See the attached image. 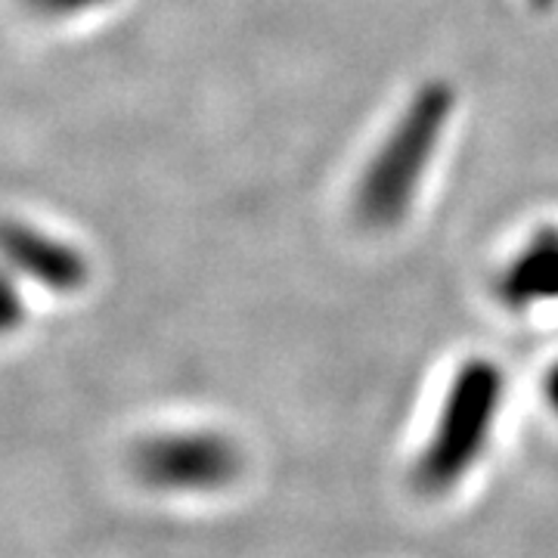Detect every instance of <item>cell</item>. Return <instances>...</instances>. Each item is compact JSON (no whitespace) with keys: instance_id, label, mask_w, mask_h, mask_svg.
I'll return each instance as SVG.
<instances>
[{"instance_id":"6","label":"cell","mask_w":558,"mask_h":558,"mask_svg":"<svg viewBox=\"0 0 558 558\" xmlns=\"http://www.w3.org/2000/svg\"><path fill=\"white\" fill-rule=\"evenodd\" d=\"M22 279L0 264V336L16 332L25 319V295H22Z\"/></svg>"},{"instance_id":"8","label":"cell","mask_w":558,"mask_h":558,"mask_svg":"<svg viewBox=\"0 0 558 558\" xmlns=\"http://www.w3.org/2000/svg\"><path fill=\"white\" fill-rule=\"evenodd\" d=\"M539 398L546 403L549 416L558 418V357L549 360L543 376H539Z\"/></svg>"},{"instance_id":"3","label":"cell","mask_w":558,"mask_h":558,"mask_svg":"<svg viewBox=\"0 0 558 558\" xmlns=\"http://www.w3.org/2000/svg\"><path fill=\"white\" fill-rule=\"evenodd\" d=\"M131 469L143 487L168 497H215L245 472V450L220 428H168L134 447Z\"/></svg>"},{"instance_id":"9","label":"cell","mask_w":558,"mask_h":558,"mask_svg":"<svg viewBox=\"0 0 558 558\" xmlns=\"http://www.w3.org/2000/svg\"><path fill=\"white\" fill-rule=\"evenodd\" d=\"M524 3H527V10H534L539 16H543V13H553L558 7V0H524Z\"/></svg>"},{"instance_id":"4","label":"cell","mask_w":558,"mask_h":558,"mask_svg":"<svg viewBox=\"0 0 558 558\" xmlns=\"http://www.w3.org/2000/svg\"><path fill=\"white\" fill-rule=\"evenodd\" d=\"M494 299L512 317L558 307V220L537 223L502 258L494 274Z\"/></svg>"},{"instance_id":"7","label":"cell","mask_w":558,"mask_h":558,"mask_svg":"<svg viewBox=\"0 0 558 558\" xmlns=\"http://www.w3.org/2000/svg\"><path fill=\"white\" fill-rule=\"evenodd\" d=\"M25 3L32 7V13H38L44 20H78L116 0H25Z\"/></svg>"},{"instance_id":"2","label":"cell","mask_w":558,"mask_h":558,"mask_svg":"<svg viewBox=\"0 0 558 558\" xmlns=\"http://www.w3.org/2000/svg\"><path fill=\"white\" fill-rule=\"evenodd\" d=\"M506 398L509 379L497 357L469 354L459 360L410 469L422 497H450L475 475L494 447Z\"/></svg>"},{"instance_id":"5","label":"cell","mask_w":558,"mask_h":558,"mask_svg":"<svg viewBox=\"0 0 558 558\" xmlns=\"http://www.w3.org/2000/svg\"><path fill=\"white\" fill-rule=\"evenodd\" d=\"M0 264L57 295L78 292L87 282V260L78 248L25 220H0Z\"/></svg>"},{"instance_id":"1","label":"cell","mask_w":558,"mask_h":558,"mask_svg":"<svg viewBox=\"0 0 558 558\" xmlns=\"http://www.w3.org/2000/svg\"><path fill=\"white\" fill-rule=\"evenodd\" d=\"M457 109V84L440 75L418 81L407 94L354 180L351 211L360 227L391 233L410 220L450 137Z\"/></svg>"}]
</instances>
